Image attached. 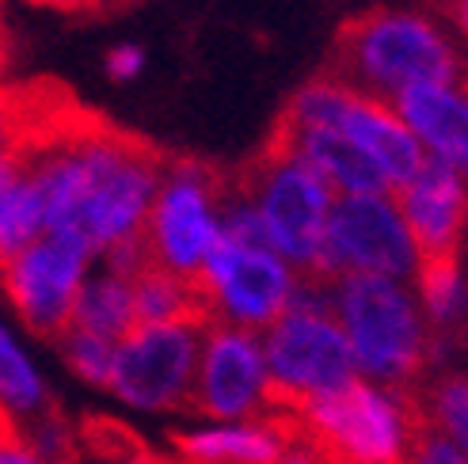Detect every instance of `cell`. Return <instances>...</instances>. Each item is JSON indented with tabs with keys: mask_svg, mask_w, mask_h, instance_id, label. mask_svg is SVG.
<instances>
[{
	"mask_svg": "<svg viewBox=\"0 0 468 464\" xmlns=\"http://www.w3.org/2000/svg\"><path fill=\"white\" fill-rule=\"evenodd\" d=\"M320 77L392 107L404 88L453 84L468 73L431 19L396 8H369L339 23Z\"/></svg>",
	"mask_w": 468,
	"mask_h": 464,
	"instance_id": "obj_1",
	"label": "cell"
},
{
	"mask_svg": "<svg viewBox=\"0 0 468 464\" xmlns=\"http://www.w3.org/2000/svg\"><path fill=\"white\" fill-rule=\"evenodd\" d=\"M335 316L358 369L385 381V388L427 377L434 362L431 323L396 278L343 274L335 282Z\"/></svg>",
	"mask_w": 468,
	"mask_h": 464,
	"instance_id": "obj_2",
	"label": "cell"
},
{
	"mask_svg": "<svg viewBox=\"0 0 468 464\" xmlns=\"http://www.w3.org/2000/svg\"><path fill=\"white\" fill-rule=\"evenodd\" d=\"M232 195L263 217L274 251L293 263V274H309L316 267L324 225L335 202L324 175L293 156L255 149V156L232 168Z\"/></svg>",
	"mask_w": 468,
	"mask_h": 464,
	"instance_id": "obj_3",
	"label": "cell"
},
{
	"mask_svg": "<svg viewBox=\"0 0 468 464\" xmlns=\"http://www.w3.org/2000/svg\"><path fill=\"white\" fill-rule=\"evenodd\" d=\"M229 198L232 168L172 153L153 210L145 217V240L153 248V259L176 274L198 278L221 232V206Z\"/></svg>",
	"mask_w": 468,
	"mask_h": 464,
	"instance_id": "obj_4",
	"label": "cell"
},
{
	"mask_svg": "<svg viewBox=\"0 0 468 464\" xmlns=\"http://www.w3.org/2000/svg\"><path fill=\"white\" fill-rule=\"evenodd\" d=\"M343 274H415V244L392 195H343L339 202H332L316 267L297 278L339 282Z\"/></svg>",
	"mask_w": 468,
	"mask_h": 464,
	"instance_id": "obj_5",
	"label": "cell"
},
{
	"mask_svg": "<svg viewBox=\"0 0 468 464\" xmlns=\"http://www.w3.org/2000/svg\"><path fill=\"white\" fill-rule=\"evenodd\" d=\"M206 332L209 328H191V323L137 328L114 351L107 388L145 411H191Z\"/></svg>",
	"mask_w": 468,
	"mask_h": 464,
	"instance_id": "obj_6",
	"label": "cell"
},
{
	"mask_svg": "<svg viewBox=\"0 0 468 464\" xmlns=\"http://www.w3.org/2000/svg\"><path fill=\"white\" fill-rule=\"evenodd\" d=\"M267 381L290 392H335L358 381V362L335 312L290 305L263 335Z\"/></svg>",
	"mask_w": 468,
	"mask_h": 464,
	"instance_id": "obj_7",
	"label": "cell"
},
{
	"mask_svg": "<svg viewBox=\"0 0 468 464\" xmlns=\"http://www.w3.org/2000/svg\"><path fill=\"white\" fill-rule=\"evenodd\" d=\"M84 263L88 248L80 240L61 237V232H42L16 263L0 270V290L31 335L58 346V339L73 328Z\"/></svg>",
	"mask_w": 468,
	"mask_h": 464,
	"instance_id": "obj_8",
	"label": "cell"
},
{
	"mask_svg": "<svg viewBox=\"0 0 468 464\" xmlns=\"http://www.w3.org/2000/svg\"><path fill=\"white\" fill-rule=\"evenodd\" d=\"M206 282L214 290L218 323H232V328L244 332H267L290 309L297 278L278 259V251L248 248L218 232L214 251L206 259Z\"/></svg>",
	"mask_w": 468,
	"mask_h": 464,
	"instance_id": "obj_9",
	"label": "cell"
},
{
	"mask_svg": "<svg viewBox=\"0 0 468 464\" xmlns=\"http://www.w3.org/2000/svg\"><path fill=\"white\" fill-rule=\"evenodd\" d=\"M263 381H267V362L260 339L244 328H232V323H214L206 332L191 411L209 415V419L255 415L263 407Z\"/></svg>",
	"mask_w": 468,
	"mask_h": 464,
	"instance_id": "obj_10",
	"label": "cell"
},
{
	"mask_svg": "<svg viewBox=\"0 0 468 464\" xmlns=\"http://www.w3.org/2000/svg\"><path fill=\"white\" fill-rule=\"evenodd\" d=\"M260 149L309 164L316 175L327 179V187L339 195H388L392 191L388 175L381 172L378 160L332 126H297L278 114Z\"/></svg>",
	"mask_w": 468,
	"mask_h": 464,
	"instance_id": "obj_11",
	"label": "cell"
},
{
	"mask_svg": "<svg viewBox=\"0 0 468 464\" xmlns=\"http://www.w3.org/2000/svg\"><path fill=\"white\" fill-rule=\"evenodd\" d=\"M400 122L468 187V77L453 84H415L392 100Z\"/></svg>",
	"mask_w": 468,
	"mask_h": 464,
	"instance_id": "obj_12",
	"label": "cell"
},
{
	"mask_svg": "<svg viewBox=\"0 0 468 464\" xmlns=\"http://www.w3.org/2000/svg\"><path fill=\"white\" fill-rule=\"evenodd\" d=\"M332 130L346 133L358 149H366L373 160L381 164V172L388 175V187H404L419 175V168L427 164V153L419 145V137L400 122L388 103H378L369 96H358V91L346 88V96L339 103V114Z\"/></svg>",
	"mask_w": 468,
	"mask_h": 464,
	"instance_id": "obj_13",
	"label": "cell"
},
{
	"mask_svg": "<svg viewBox=\"0 0 468 464\" xmlns=\"http://www.w3.org/2000/svg\"><path fill=\"white\" fill-rule=\"evenodd\" d=\"M73 328L111 339V343L130 339L137 332V316H133V290L126 278L107 270L96 282L80 286L77 309H73Z\"/></svg>",
	"mask_w": 468,
	"mask_h": 464,
	"instance_id": "obj_14",
	"label": "cell"
},
{
	"mask_svg": "<svg viewBox=\"0 0 468 464\" xmlns=\"http://www.w3.org/2000/svg\"><path fill=\"white\" fill-rule=\"evenodd\" d=\"M46 232L42 195L27 172H19L5 191H0V270L16 263L38 237Z\"/></svg>",
	"mask_w": 468,
	"mask_h": 464,
	"instance_id": "obj_15",
	"label": "cell"
},
{
	"mask_svg": "<svg viewBox=\"0 0 468 464\" xmlns=\"http://www.w3.org/2000/svg\"><path fill=\"white\" fill-rule=\"evenodd\" d=\"M415 396L423 407L427 423L446 434L450 442L468 457V377L441 374V377H419Z\"/></svg>",
	"mask_w": 468,
	"mask_h": 464,
	"instance_id": "obj_16",
	"label": "cell"
},
{
	"mask_svg": "<svg viewBox=\"0 0 468 464\" xmlns=\"http://www.w3.org/2000/svg\"><path fill=\"white\" fill-rule=\"evenodd\" d=\"M77 438H80V453L96 457L100 464H130L142 453H149V446L137 438L126 423L111 419V415H84L77 423Z\"/></svg>",
	"mask_w": 468,
	"mask_h": 464,
	"instance_id": "obj_17",
	"label": "cell"
},
{
	"mask_svg": "<svg viewBox=\"0 0 468 464\" xmlns=\"http://www.w3.org/2000/svg\"><path fill=\"white\" fill-rule=\"evenodd\" d=\"M23 438H27V449L42 464H80L84 457L77 427L65 419V411L54 400L31 415V434H23Z\"/></svg>",
	"mask_w": 468,
	"mask_h": 464,
	"instance_id": "obj_18",
	"label": "cell"
},
{
	"mask_svg": "<svg viewBox=\"0 0 468 464\" xmlns=\"http://www.w3.org/2000/svg\"><path fill=\"white\" fill-rule=\"evenodd\" d=\"M0 400H5L12 411H27V415H35L38 407L50 404L42 381L35 377V369L27 365V358L12 346L5 328H0Z\"/></svg>",
	"mask_w": 468,
	"mask_h": 464,
	"instance_id": "obj_19",
	"label": "cell"
},
{
	"mask_svg": "<svg viewBox=\"0 0 468 464\" xmlns=\"http://www.w3.org/2000/svg\"><path fill=\"white\" fill-rule=\"evenodd\" d=\"M58 351L61 358L69 362V369L88 381V385H100L107 388L111 385V369H114V346L111 339H100V335H88V332H77V328H69L61 339H58Z\"/></svg>",
	"mask_w": 468,
	"mask_h": 464,
	"instance_id": "obj_20",
	"label": "cell"
},
{
	"mask_svg": "<svg viewBox=\"0 0 468 464\" xmlns=\"http://www.w3.org/2000/svg\"><path fill=\"white\" fill-rule=\"evenodd\" d=\"M23 130H27V88L0 84V153H16Z\"/></svg>",
	"mask_w": 468,
	"mask_h": 464,
	"instance_id": "obj_21",
	"label": "cell"
},
{
	"mask_svg": "<svg viewBox=\"0 0 468 464\" xmlns=\"http://www.w3.org/2000/svg\"><path fill=\"white\" fill-rule=\"evenodd\" d=\"M142 50L137 46H119V50H111L107 54V73L114 77V80H130V77H137V69H142Z\"/></svg>",
	"mask_w": 468,
	"mask_h": 464,
	"instance_id": "obj_22",
	"label": "cell"
},
{
	"mask_svg": "<svg viewBox=\"0 0 468 464\" xmlns=\"http://www.w3.org/2000/svg\"><path fill=\"white\" fill-rule=\"evenodd\" d=\"M19 446H27L23 427L12 415V407H5V400H0V449H19Z\"/></svg>",
	"mask_w": 468,
	"mask_h": 464,
	"instance_id": "obj_23",
	"label": "cell"
},
{
	"mask_svg": "<svg viewBox=\"0 0 468 464\" xmlns=\"http://www.w3.org/2000/svg\"><path fill=\"white\" fill-rule=\"evenodd\" d=\"M27 5H42V8H54V12H65V16H80V19L96 16V0H27Z\"/></svg>",
	"mask_w": 468,
	"mask_h": 464,
	"instance_id": "obj_24",
	"label": "cell"
},
{
	"mask_svg": "<svg viewBox=\"0 0 468 464\" xmlns=\"http://www.w3.org/2000/svg\"><path fill=\"white\" fill-rule=\"evenodd\" d=\"M438 8L457 23V31H461L464 42H468V0H438Z\"/></svg>",
	"mask_w": 468,
	"mask_h": 464,
	"instance_id": "obj_25",
	"label": "cell"
},
{
	"mask_svg": "<svg viewBox=\"0 0 468 464\" xmlns=\"http://www.w3.org/2000/svg\"><path fill=\"white\" fill-rule=\"evenodd\" d=\"M23 172V164H19V156L16 153H0V191L8 187V183L16 179Z\"/></svg>",
	"mask_w": 468,
	"mask_h": 464,
	"instance_id": "obj_26",
	"label": "cell"
},
{
	"mask_svg": "<svg viewBox=\"0 0 468 464\" xmlns=\"http://www.w3.org/2000/svg\"><path fill=\"white\" fill-rule=\"evenodd\" d=\"M0 464H42L27 446H19V449H0Z\"/></svg>",
	"mask_w": 468,
	"mask_h": 464,
	"instance_id": "obj_27",
	"label": "cell"
},
{
	"mask_svg": "<svg viewBox=\"0 0 468 464\" xmlns=\"http://www.w3.org/2000/svg\"><path fill=\"white\" fill-rule=\"evenodd\" d=\"M133 5L137 0H96V16H114V12H126Z\"/></svg>",
	"mask_w": 468,
	"mask_h": 464,
	"instance_id": "obj_28",
	"label": "cell"
},
{
	"mask_svg": "<svg viewBox=\"0 0 468 464\" xmlns=\"http://www.w3.org/2000/svg\"><path fill=\"white\" fill-rule=\"evenodd\" d=\"M8 61H12V42H8V31H5V19H0V77H5Z\"/></svg>",
	"mask_w": 468,
	"mask_h": 464,
	"instance_id": "obj_29",
	"label": "cell"
},
{
	"mask_svg": "<svg viewBox=\"0 0 468 464\" xmlns=\"http://www.w3.org/2000/svg\"><path fill=\"white\" fill-rule=\"evenodd\" d=\"M0 19H5V16H0Z\"/></svg>",
	"mask_w": 468,
	"mask_h": 464,
	"instance_id": "obj_30",
	"label": "cell"
}]
</instances>
